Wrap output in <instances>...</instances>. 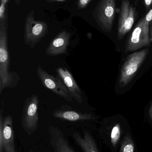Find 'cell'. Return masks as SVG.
<instances>
[{"label": "cell", "instance_id": "cell-1", "mask_svg": "<svg viewBox=\"0 0 152 152\" xmlns=\"http://www.w3.org/2000/svg\"><path fill=\"white\" fill-rule=\"evenodd\" d=\"M7 28L0 26V94L5 88L16 87L20 80L18 74L9 69Z\"/></svg>", "mask_w": 152, "mask_h": 152}, {"label": "cell", "instance_id": "cell-2", "mask_svg": "<svg viewBox=\"0 0 152 152\" xmlns=\"http://www.w3.org/2000/svg\"><path fill=\"white\" fill-rule=\"evenodd\" d=\"M48 26L46 22L36 21L34 11H31L26 18L24 28V43L30 48H34L47 34Z\"/></svg>", "mask_w": 152, "mask_h": 152}, {"label": "cell", "instance_id": "cell-3", "mask_svg": "<svg viewBox=\"0 0 152 152\" xmlns=\"http://www.w3.org/2000/svg\"><path fill=\"white\" fill-rule=\"evenodd\" d=\"M39 103L38 96L33 94L26 99L23 105L21 125L25 132L29 135L37 129L39 120Z\"/></svg>", "mask_w": 152, "mask_h": 152}, {"label": "cell", "instance_id": "cell-4", "mask_svg": "<svg viewBox=\"0 0 152 152\" xmlns=\"http://www.w3.org/2000/svg\"><path fill=\"white\" fill-rule=\"evenodd\" d=\"M116 12V0H101L95 10L94 16L101 28L110 33Z\"/></svg>", "mask_w": 152, "mask_h": 152}, {"label": "cell", "instance_id": "cell-5", "mask_svg": "<svg viewBox=\"0 0 152 152\" xmlns=\"http://www.w3.org/2000/svg\"><path fill=\"white\" fill-rule=\"evenodd\" d=\"M150 25L145 18L139 21L129 38L126 51H134L150 45Z\"/></svg>", "mask_w": 152, "mask_h": 152}, {"label": "cell", "instance_id": "cell-6", "mask_svg": "<svg viewBox=\"0 0 152 152\" xmlns=\"http://www.w3.org/2000/svg\"><path fill=\"white\" fill-rule=\"evenodd\" d=\"M37 74L42 85L66 101L73 102V99L70 93L63 81L59 77H54L50 75L40 66L37 67Z\"/></svg>", "mask_w": 152, "mask_h": 152}, {"label": "cell", "instance_id": "cell-7", "mask_svg": "<svg viewBox=\"0 0 152 152\" xmlns=\"http://www.w3.org/2000/svg\"><path fill=\"white\" fill-rule=\"evenodd\" d=\"M148 49L137 52L128 56L121 69L119 82L125 87L130 81L145 59Z\"/></svg>", "mask_w": 152, "mask_h": 152}, {"label": "cell", "instance_id": "cell-8", "mask_svg": "<svg viewBox=\"0 0 152 152\" xmlns=\"http://www.w3.org/2000/svg\"><path fill=\"white\" fill-rule=\"evenodd\" d=\"M135 8L129 0H122L119 16L117 37L120 40L128 33L133 27L135 20Z\"/></svg>", "mask_w": 152, "mask_h": 152}, {"label": "cell", "instance_id": "cell-9", "mask_svg": "<svg viewBox=\"0 0 152 152\" xmlns=\"http://www.w3.org/2000/svg\"><path fill=\"white\" fill-rule=\"evenodd\" d=\"M70 33L66 30L60 32L49 44L46 50L47 55L51 57L65 54L70 43Z\"/></svg>", "mask_w": 152, "mask_h": 152}, {"label": "cell", "instance_id": "cell-10", "mask_svg": "<svg viewBox=\"0 0 152 152\" xmlns=\"http://www.w3.org/2000/svg\"><path fill=\"white\" fill-rule=\"evenodd\" d=\"M56 74L67 87L73 100L79 104L83 102L82 92L73 76L66 68H58L56 69Z\"/></svg>", "mask_w": 152, "mask_h": 152}, {"label": "cell", "instance_id": "cell-11", "mask_svg": "<svg viewBox=\"0 0 152 152\" xmlns=\"http://www.w3.org/2000/svg\"><path fill=\"white\" fill-rule=\"evenodd\" d=\"M48 133L50 144L54 152H75L61 130L58 127L50 126Z\"/></svg>", "mask_w": 152, "mask_h": 152}, {"label": "cell", "instance_id": "cell-12", "mask_svg": "<svg viewBox=\"0 0 152 152\" xmlns=\"http://www.w3.org/2000/svg\"><path fill=\"white\" fill-rule=\"evenodd\" d=\"M71 109L70 106L63 105L54 112L53 116L56 118L70 121L90 120L94 119L93 116L90 113H82L72 110Z\"/></svg>", "mask_w": 152, "mask_h": 152}, {"label": "cell", "instance_id": "cell-13", "mask_svg": "<svg viewBox=\"0 0 152 152\" xmlns=\"http://www.w3.org/2000/svg\"><path fill=\"white\" fill-rule=\"evenodd\" d=\"M3 149L4 152H16L13 129V119L10 115L6 116L4 119Z\"/></svg>", "mask_w": 152, "mask_h": 152}, {"label": "cell", "instance_id": "cell-14", "mask_svg": "<svg viewBox=\"0 0 152 152\" xmlns=\"http://www.w3.org/2000/svg\"><path fill=\"white\" fill-rule=\"evenodd\" d=\"M72 135L84 152H98L95 142L89 132L84 131L83 136L77 132L73 133Z\"/></svg>", "mask_w": 152, "mask_h": 152}, {"label": "cell", "instance_id": "cell-15", "mask_svg": "<svg viewBox=\"0 0 152 152\" xmlns=\"http://www.w3.org/2000/svg\"><path fill=\"white\" fill-rule=\"evenodd\" d=\"M134 142L130 136L127 135L121 142L120 152H134Z\"/></svg>", "mask_w": 152, "mask_h": 152}, {"label": "cell", "instance_id": "cell-16", "mask_svg": "<svg viewBox=\"0 0 152 152\" xmlns=\"http://www.w3.org/2000/svg\"><path fill=\"white\" fill-rule=\"evenodd\" d=\"M120 125L119 124H116L112 128L111 134V141L113 146H116L120 138Z\"/></svg>", "mask_w": 152, "mask_h": 152}, {"label": "cell", "instance_id": "cell-17", "mask_svg": "<svg viewBox=\"0 0 152 152\" xmlns=\"http://www.w3.org/2000/svg\"><path fill=\"white\" fill-rule=\"evenodd\" d=\"M5 5L6 4L1 3L0 6V26H7V19L6 17Z\"/></svg>", "mask_w": 152, "mask_h": 152}, {"label": "cell", "instance_id": "cell-18", "mask_svg": "<svg viewBox=\"0 0 152 152\" xmlns=\"http://www.w3.org/2000/svg\"><path fill=\"white\" fill-rule=\"evenodd\" d=\"M3 110L1 109L0 111V152H4L3 149Z\"/></svg>", "mask_w": 152, "mask_h": 152}, {"label": "cell", "instance_id": "cell-19", "mask_svg": "<svg viewBox=\"0 0 152 152\" xmlns=\"http://www.w3.org/2000/svg\"><path fill=\"white\" fill-rule=\"evenodd\" d=\"M92 0H78L77 5L79 9H82L85 8Z\"/></svg>", "mask_w": 152, "mask_h": 152}, {"label": "cell", "instance_id": "cell-20", "mask_svg": "<svg viewBox=\"0 0 152 152\" xmlns=\"http://www.w3.org/2000/svg\"><path fill=\"white\" fill-rule=\"evenodd\" d=\"M145 5L147 10H150L152 6V0H144Z\"/></svg>", "mask_w": 152, "mask_h": 152}, {"label": "cell", "instance_id": "cell-21", "mask_svg": "<svg viewBox=\"0 0 152 152\" xmlns=\"http://www.w3.org/2000/svg\"><path fill=\"white\" fill-rule=\"evenodd\" d=\"M150 38L151 42H152V21L150 25Z\"/></svg>", "mask_w": 152, "mask_h": 152}, {"label": "cell", "instance_id": "cell-22", "mask_svg": "<svg viewBox=\"0 0 152 152\" xmlns=\"http://www.w3.org/2000/svg\"><path fill=\"white\" fill-rule=\"evenodd\" d=\"M149 115H150V118H151V120L152 121V103L151 104L150 110H149Z\"/></svg>", "mask_w": 152, "mask_h": 152}, {"label": "cell", "instance_id": "cell-23", "mask_svg": "<svg viewBox=\"0 0 152 152\" xmlns=\"http://www.w3.org/2000/svg\"><path fill=\"white\" fill-rule=\"evenodd\" d=\"M48 2H53V1H65V0H46Z\"/></svg>", "mask_w": 152, "mask_h": 152}, {"label": "cell", "instance_id": "cell-24", "mask_svg": "<svg viewBox=\"0 0 152 152\" xmlns=\"http://www.w3.org/2000/svg\"><path fill=\"white\" fill-rule=\"evenodd\" d=\"M8 1H9V0H1V3L6 4V3L8 2Z\"/></svg>", "mask_w": 152, "mask_h": 152}, {"label": "cell", "instance_id": "cell-25", "mask_svg": "<svg viewBox=\"0 0 152 152\" xmlns=\"http://www.w3.org/2000/svg\"><path fill=\"white\" fill-rule=\"evenodd\" d=\"M14 1H15V3H16V4H17V5H18V4H19L21 0H14Z\"/></svg>", "mask_w": 152, "mask_h": 152}, {"label": "cell", "instance_id": "cell-26", "mask_svg": "<svg viewBox=\"0 0 152 152\" xmlns=\"http://www.w3.org/2000/svg\"><path fill=\"white\" fill-rule=\"evenodd\" d=\"M29 152H35V151H30Z\"/></svg>", "mask_w": 152, "mask_h": 152}]
</instances>
